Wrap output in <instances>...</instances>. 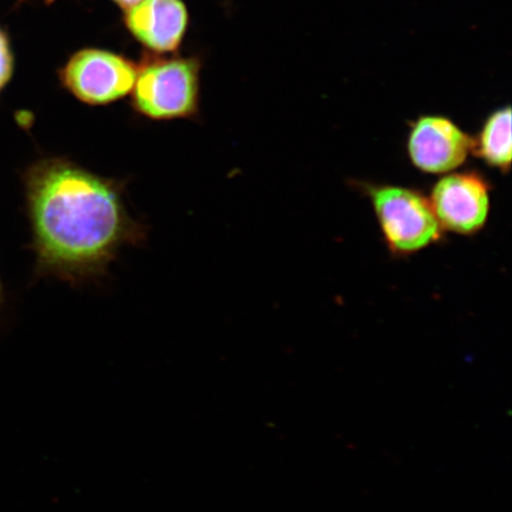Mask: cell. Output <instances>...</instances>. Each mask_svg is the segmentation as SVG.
Masks as SVG:
<instances>
[{"label": "cell", "instance_id": "cell-1", "mask_svg": "<svg viewBox=\"0 0 512 512\" xmlns=\"http://www.w3.org/2000/svg\"><path fill=\"white\" fill-rule=\"evenodd\" d=\"M36 274L79 285L106 275L147 228L131 215L125 183L66 157L36 160L22 175Z\"/></svg>", "mask_w": 512, "mask_h": 512}, {"label": "cell", "instance_id": "cell-2", "mask_svg": "<svg viewBox=\"0 0 512 512\" xmlns=\"http://www.w3.org/2000/svg\"><path fill=\"white\" fill-rule=\"evenodd\" d=\"M364 190L393 255L419 253L443 236L430 200L419 190L393 184L367 185Z\"/></svg>", "mask_w": 512, "mask_h": 512}, {"label": "cell", "instance_id": "cell-3", "mask_svg": "<svg viewBox=\"0 0 512 512\" xmlns=\"http://www.w3.org/2000/svg\"><path fill=\"white\" fill-rule=\"evenodd\" d=\"M133 111L146 119H194L200 114V63L162 59L138 70L132 89Z\"/></svg>", "mask_w": 512, "mask_h": 512}, {"label": "cell", "instance_id": "cell-4", "mask_svg": "<svg viewBox=\"0 0 512 512\" xmlns=\"http://www.w3.org/2000/svg\"><path fill=\"white\" fill-rule=\"evenodd\" d=\"M138 69L110 51L86 49L72 56L60 72L64 88L89 106H106L132 92Z\"/></svg>", "mask_w": 512, "mask_h": 512}, {"label": "cell", "instance_id": "cell-5", "mask_svg": "<svg viewBox=\"0 0 512 512\" xmlns=\"http://www.w3.org/2000/svg\"><path fill=\"white\" fill-rule=\"evenodd\" d=\"M428 200L441 229L446 232L475 235L489 220L490 185L475 171L443 175L433 185Z\"/></svg>", "mask_w": 512, "mask_h": 512}, {"label": "cell", "instance_id": "cell-6", "mask_svg": "<svg viewBox=\"0 0 512 512\" xmlns=\"http://www.w3.org/2000/svg\"><path fill=\"white\" fill-rule=\"evenodd\" d=\"M409 160L430 175H446L462 168L472 153V137L443 115H421L409 130Z\"/></svg>", "mask_w": 512, "mask_h": 512}, {"label": "cell", "instance_id": "cell-7", "mask_svg": "<svg viewBox=\"0 0 512 512\" xmlns=\"http://www.w3.org/2000/svg\"><path fill=\"white\" fill-rule=\"evenodd\" d=\"M126 24L144 46L169 53L182 41L188 12L181 0H142L128 9Z\"/></svg>", "mask_w": 512, "mask_h": 512}, {"label": "cell", "instance_id": "cell-8", "mask_svg": "<svg viewBox=\"0 0 512 512\" xmlns=\"http://www.w3.org/2000/svg\"><path fill=\"white\" fill-rule=\"evenodd\" d=\"M511 108H499L484 121L475 138H472V153L490 168L510 171L511 166Z\"/></svg>", "mask_w": 512, "mask_h": 512}, {"label": "cell", "instance_id": "cell-9", "mask_svg": "<svg viewBox=\"0 0 512 512\" xmlns=\"http://www.w3.org/2000/svg\"><path fill=\"white\" fill-rule=\"evenodd\" d=\"M12 72H14V61H12L9 43L0 31V93L10 82Z\"/></svg>", "mask_w": 512, "mask_h": 512}, {"label": "cell", "instance_id": "cell-10", "mask_svg": "<svg viewBox=\"0 0 512 512\" xmlns=\"http://www.w3.org/2000/svg\"><path fill=\"white\" fill-rule=\"evenodd\" d=\"M114 2L118 3L120 6H123V8L128 10L132 8V6L142 2V0H114Z\"/></svg>", "mask_w": 512, "mask_h": 512}, {"label": "cell", "instance_id": "cell-11", "mask_svg": "<svg viewBox=\"0 0 512 512\" xmlns=\"http://www.w3.org/2000/svg\"><path fill=\"white\" fill-rule=\"evenodd\" d=\"M4 297H5L4 287H3V283H2V278H0V307H2V305L4 303Z\"/></svg>", "mask_w": 512, "mask_h": 512}]
</instances>
